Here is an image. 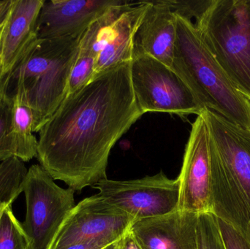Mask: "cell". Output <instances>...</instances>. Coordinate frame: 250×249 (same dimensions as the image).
I'll use <instances>...</instances> for the list:
<instances>
[{
  "mask_svg": "<svg viewBox=\"0 0 250 249\" xmlns=\"http://www.w3.org/2000/svg\"><path fill=\"white\" fill-rule=\"evenodd\" d=\"M130 64L106 70L66 96L41 129L37 158L53 179L82 191L107 178L111 149L144 115Z\"/></svg>",
  "mask_w": 250,
  "mask_h": 249,
  "instance_id": "1",
  "label": "cell"
},
{
  "mask_svg": "<svg viewBox=\"0 0 250 249\" xmlns=\"http://www.w3.org/2000/svg\"><path fill=\"white\" fill-rule=\"evenodd\" d=\"M201 114L210 134L212 214L250 242V130L208 108Z\"/></svg>",
  "mask_w": 250,
  "mask_h": 249,
  "instance_id": "2",
  "label": "cell"
},
{
  "mask_svg": "<svg viewBox=\"0 0 250 249\" xmlns=\"http://www.w3.org/2000/svg\"><path fill=\"white\" fill-rule=\"evenodd\" d=\"M176 18L171 68L188 85L203 110H212L250 130V99L228 76L192 20L178 15Z\"/></svg>",
  "mask_w": 250,
  "mask_h": 249,
  "instance_id": "3",
  "label": "cell"
},
{
  "mask_svg": "<svg viewBox=\"0 0 250 249\" xmlns=\"http://www.w3.org/2000/svg\"><path fill=\"white\" fill-rule=\"evenodd\" d=\"M80 38L39 39L10 74L9 89L21 88L39 133L67 95Z\"/></svg>",
  "mask_w": 250,
  "mask_h": 249,
  "instance_id": "4",
  "label": "cell"
},
{
  "mask_svg": "<svg viewBox=\"0 0 250 249\" xmlns=\"http://www.w3.org/2000/svg\"><path fill=\"white\" fill-rule=\"evenodd\" d=\"M195 24L228 76L250 99V15L247 0H211Z\"/></svg>",
  "mask_w": 250,
  "mask_h": 249,
  "instance_id": "5",
  "label": "cell"
},
{
  "mask_svg": "<svg viewBox=\"0 0 250 249\" xmlns=\"http://www.w3.org/2000/svg\"><path fill=\"white\" fill-rule=\"evenodd\" d=\"M26 217L22 223L29 249H50L75 205L72 189L59 187L41 165L28 169L23 183Z\"/></svg>",
  "mask_w": 250,
  "mask_h": 249,
  "instance_id": "6",
  "label": "cell"
},
{
  "mask_svg": "<svg viewBox=\"0 0 250 249\" xmlns=\"http://www.w3.org/2000/svg\"><path fill=\"white\" fill-rule=\"evenodd\" d=\"M150 5V1L132 3L123 0L83 32L79 47L91 50L97 57L93 78L109 69L132 61L135 34Z\"/></svg>",
  "mask_w": 250,
  "mask_h": 249,
  "instance_id": "7",
  "label": "cell"
},
{
  "mask_svg": "<svg viewBox=\"0 0 250 249\" xmlns=\"http://www.w3.org/2000/svg\"><path fill=\"white\" fill-rule=\"evenodd\" d=\"M131 81L143 114L167 113L199 115L203 109L182 77L171 68L146 55L133 57Z\"/></svg>",
  "mask_w": 250,
  "mask_h": 249,
  "instance_id": "8",
  "label": "cell"
},
{
  "mask_svg": "<svg viewBox=\"0 0 250 249\" xmlns=\"http://www.w3.org/2000/svg\"><path fill=\"white\" fill-rule=\"evenodd\" d=\"M98 195L127 213L134 221L163 216L178 210L180 181L163 171L129 181L101 180L93 186Z\"/></svg>",
  "mask_w": 250,
  "mask_h": 249,
  "instance_id": "9",
  "label": "cell"
},
{
  "mask_svg": "<svg viewBox=\"0 0 250 249\" xmlns=\"http://www.w3.org/2000/svg\"><path fill=\"white\" fill-rule=\"evenodd\" d=\"M134 222L133 218L97 194L73 208L50 249L96 238L116 242L130 230Z\"/></svg>",
  "mask_w": 250,
  "mask_h": 249,
  "instance_id": "10",
  "label": "cell"
},
{
  "mask_svg": "<svg viewBox=\"0 0 250 249\" xmlns=\"http://www.w3.org/2000/svg\"><path fill=\"white\" fill-rule=\"evenodd\" d=\"M178 178L180 181L178 210L198 215L212 213L210 134L201 113L192 124Z\"/></svg>",
  "mask_w": 250,
  "mask_h": 249,
  "instance_id": "11",
  "label": "cell"
},
{
  "mask_svg": "<svg viewBox=\"0 0 250 249\" xmlns=\"http://www.w3.org/2000/svg\"><path fill=\"white\" fill-rule=\"evenodd\" d=\"M123 0L45 1L37 24L38 39L79 38L92 22Z\"/></svg>",
  "mask_w": 250,
  "mask_h": 249,
  "instance_id": "12",
  "label": "cell"
},
{
  "mask_svg": "<svg viewBox=\"0 0 250 249\" xmlns=\"http://www.w3.org/2000/svg\"><path fill=\"white\" fill-rule=\"evenodd\" d=\"M198 214L176 210L135 221L131 232L141 249H197Z\"/></svg>",
  "mask_w": 250,
  "mask_h": 249,
  "instance_id": "13",
  "label": "cell"
},
{
  "mask_svg": "<svg viewBox=\"0 0 250 249\" xmlns=\"http://www.w3.org/2000/svg\"><path fill=\"white\" fill-rule=\"evenodd\" d=\"M45 0H12L1 42L3 73L10 74L38 40L37 24Z\"/></svg>",
  "mask_w": 250,
  "mask_h": 249,
  "instance_id": "14",
  "label": "cell"
},
{
  "mask_svg": "<svg viewBox=\"0 0 250 249\" xmlns=\"http://www.w3.org/2000/svg\"><path fill=\"white\" fill-rule=\"evenodd\" d=\"M150 1L151 5L135 34L133 57L149 56L171 67L177 18L163 0Z\"/></svg>",
  "mask_w": 250,
  "mask_h": 249,
  "instance_id": "15",
  "label": "cell"
},
{
  "mask_svg": "<svg viewBox=\"0 0 250 249\" xmlns=\"http://www.w3.org/2000/svg\"><path fill=\"white\" fill-rule=\"evenodd\" d=\"M10 92L13 99L10 138L13 154L23 162H29L38 156V139L34 134L33 113L21 88H13Z\"/></svg>",
  "mask_w": 250,
  "mask_h": 249,
  "instance_id": "16",
  "label": "cell"
},
{
  "mask_svg": "<svg viewBox=\"0 0 250 249\" xmlns=\"http://www.w3.org/2000/svg\"><path fill=\"white\" fill-rule=\"evenodd\" d=\"M28 169L24 162L10 157L0 162V215L12 207L13 202L23 192Z\"/></svg>",
  "mask_w": 250,
  "mask_h": 249,
  "instance_id": "17",
  "label": "cell"
},
{
  "mask_svg": "<svg viewBox=\"0 0 250 249\" xmlns=\"http://www.w3.org/2000/svg\"><path fill=\"white\" fill-rule=\"evenodd\" d=\"M10 74L0 82V162L14 157L10 138L13 99L9 89Z\"/></svg>",
  "mask_w": 250,
  "mask_h": 249,
  "instance_id": "18",
  "label": "cell"
},
{
  "mask_svg": "<svg viewBox=\"0 0 250 249\" xmlns=\"http://www.w3.org/2000/svg\"><path fill=\"white\" fill-rule=\"evenodd\" d=\"M96 59V55L93 51L79 47L77 58L69 77L66 96L86 86L92 80Z\"/></svg>",
  "mask_w": 250,
  "mask_h": 249,
  "instance_id": "19",
  "label": "cell"
},
{
  "mask_svg": "<svg viewBox=\"0 0 250 249\" xmlns=\"http://www.w3.org/2000/svg\"><path fill=\"white\" fill-rule=\"evenodd\" d=\"M0 249H29V243L22 224L16 219L12 207L0 218Z\"/></svg>",
  "mask_w": 250,
  "mask_h": 249,
  "instance_id": "20",
  "label": "cell"
},
{
  "mask_svg": "<svg viewBox=\"0 0 250 249\" xmlns=\"http://www.w3.org/2000/svg\"><path fill=\"white\" fill-rule=\"evenodd\" d=\"M197 249H226L217 219L212 213L198 215Z\"/></svg>",
  "mask_w": 250,
  "mask_h": 249,
  "instance_id": "21",
  "label": "cell"
},
{
  "mask_svg": "<svg viewBox=\"0 0 250 249\" xmlns=\"http://www.w3.org/2000/svg\"><path fill=\"white\" fill-rule=\"evenodd\" d=\"M174 12L175 14L185 19L198 20L209 5L211 0L192 1V0H163Z\"/></svg>",
  "mask_w": 250,
  "mask_h": 249,
  "instance_id": "22",
  "label": "cell"
},
{
  "mask_svg": "<svg viewBox=\"0 0 250 249\" xmlns=\"http://www.w3.org/2000/svg\"><path fill=\"white\" fill-rule=\"evenodd\" d=\"M217 222L226 249H250V241L234 228L220 219H217Z\"/></svg>",
  "mask_w": 250,
  "mask_h": 249,
  "instance_id": "23",
  "label": "cell"
},
{
  "mask_svg": "<svg viewBox=\"0 0 250 249\" xmlns=\"http://www.w3.org/2000/svg\"><path fill=\"white\" fill-rule=\"evenodd\" d=\"M113 243L111 240L96 238L74 243L59 249H104Z\"/></svg>",
  "mask_w": 250,
  "mask_h": 249,
  "instance_id": "24",
  "label": "cell"
},
{
  "mask_svg": "<svg viewBox=\"0 0 250 249\" xmlns=\"http://www.w3.org/2000/svg\"><path fill=\"white\" fill-rule=\"evenodd\" d=\"M119 249H141L138 245L135 238H134L131 231L125 234L120 241V248Z\"/></svg>",
  "mask_w": 250,
  "mask_h": 249,
  "instance_id": "25",
  "label": "cell"
},
{
  "mask_svg": "<svg viewBox=\"0 0 250 249\" xmlns=\"http://www.w3.org/2000/svg\"><path fill=\"white\" fill-rule=\"evenodd\" d=\"M12 0H2L0 1V26L4 23L10 6H11Z\"/></svg>",
  "mask_w": 250,
  "mask_h": 249,
  "instance_id": "26",
  "label": "cell"
},
{
  "mask_svg": "<svg viewBox=\"0 0 250 249\" xmlns=\"http://www.w3.org/2000/svg\"><path fill=\"white\" fill-rule=\"evenodd\" d=\"M4 21H5V20H4ZM4 23L0 26V82H1V79L4 77V76H6V75H4V73H3L2 65H1V38H2L3 29H4Z\"/></svg>",
  "mask_w": 250,
  "mask_h": 249,
  "instance_id": "27",
  "label": "cell"
},
{
  "mask_svg": "<svg viewBox=\"0 0 250 249\" xmlns=\"http://www.w3.org/2000/svg\"><path fill=\"white\" fill-rule=\"evenodd\" d=\"M121 239L113 243V244H110V245L107 246V247H105L104 249H119V248H120V241H121Z\"/></svg>",
  "mask_w": 250,
  "mask_h": 249,
  "instance_id": "28",
  "label": "cell"
},
{
  "mask_svg": "<svg viewBox=\"0 0 250 249\" xmlns=\"http://www.w3.org/2000/svg\"><path fill=\"white\" fill-rule=\"evenodd\" d=\"M247 3H248V9H249V13L250 15V0H247Z\"/></svg>",
  "mask_w": 250,
  "mask_h": 249,
  "instance_id": "29",
  "label": "cell"
},
{
  "mask_svg": "<svg viewBox=\"0 0 250 249\" xmlns=\"http://www.w3.org/2000/svg\"><path fill=\"white\" fill-rule=\"evenodd\" d=\"M1 215H0V218H1Z\"/></svg>",
  "mask_w": 250,
  "mask_h": 249,
  "instance_id": "30",
  "label": "cell"
}]
</instances>
